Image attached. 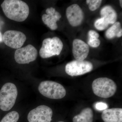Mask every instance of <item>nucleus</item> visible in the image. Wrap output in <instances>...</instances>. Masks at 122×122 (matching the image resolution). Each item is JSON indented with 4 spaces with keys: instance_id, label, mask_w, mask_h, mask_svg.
Returning <instances> with one entry per match:
<instances>
[{
    "instance_id": "nucleus-11",
    "label": "nucleus",
    "mask_w": 122,
    "mask_h": 122,
    "mask_svg": "<svg viewBox=\"0 0 122 122\" xmlns=\"http://www.w3.org/2000/svg\"><path fill=\"white\" fill-rule=\"evenodd\" d=\"M89 52V46L81 39H75L73 42L72 53L76 60L84 61L87 57Z\"/></svg>"
},
{
    "instance_id": "nucleus-1",
    "label": "nucleus",
    "mask_w": 122,
    "mask_h": 122,
    "mask_svg": "<svg viewBox=\"0 0 122 122\" xmlns=\"http://www.w3.org/2000/svg\"><path fill=\"white\" fill-rule=\"evenodd\" d=\"M1 7L7 18L17 22L25 20L29 14L28 5L20 0H5Z\"/></svg>"
},
{
    "instance_id": "nucleus-13",
    "label": "nucleus",
    "mask_w": 122,
    "mask_h": 122,
    "mask_svg": "<svg viewBox=\"0 0 122 122\" xmlns=\"http://www.w3.org/2000/svg\"><path fill=\"white\" fill-rule=\"evenodd\" d=\"M102 118L104 122H122V109H106L103 112Z\"/></svg>"
},
{
    "instance_id": "nucleus-17",
    "label": "nucleus",
    "mask_w": 122,
    "mask_h": 122,
    "mask_svg": "<svg viewBox=\"0 0 122 122\" xmlns=\"http://www.w3.org/2000/svg\"><path fill=\"white\" fill-rule=\"evenodd\" d=\"M19 118L20 115L17 112L13 111L5 116L0 122H17Z\"/></svg>"
},
{
    "instance_id": "nucleus-3",
    "label": "nucleus",
    "mask_w": 122,
    "mask_h": 122,
    "mask_svg": "<svg viewBox=\"0 0 122 122\" xmlns=\"http://www.w3.org/2000/svg\"><path fill=\"white\" fill-rule=\"evenodd\" d=\"M16 86L13 83L8 82L2 86L0 90V109L8 111L15 105L17 97Z\"/></svg>"
},
{
    "instance_id": "nucleus-7",
    "label": "nucleus",
    "mask_w": 122,
    "mask_h": 122,
    "mask_svg": "<svg viewBox=\"0 0 122 122\" xmlns=\"http://www.w3.org/2000/svg\"><path fill=\"white\" fill-rule=\"evenodd\" d=\"M53 112L49 107L42 105L30 112L27 116L29 122H51Z\"/></svg>"
},
{
    "instance_id": "nucleus-25",
    "label": "nucleus",
    "mask_w": 122,
    "mask_h": 122,
    "mask_svg": "<svg viewBox=\"0 0 122 122\" xmlns=\"http://www.w3.org/2000/svg\"><path fill=\"white\" fill-rule=\"evenodd\" d=\"M119 2H120V6L121 8H122V0H120L119 1Z\"/></svg>"
},
{
    "instance_id": "nucleus-26",
    "label": "nucleus",
    "mask_w": 122,
    "mask_h": 122,
    "mask_svg": "<svg viewBox=\"0 0 122 122\" xmlns=\"http://www.w3.org/2000/svg\"><path fill=\"white\" fill-rule=\"evenodd\" d=\"M63 122V121H59V122Z\"/></svg>"
},
{
    "instance_id": "nucleus-14",
    "label": "nucleus",
    "mask_w": 122,
    "mask_h": 122,
    "mask_svg": "<svg viewBox=\"0 0 122 122\" xmlns=\"http://www.w3.org/2000/svg\"><path fill=\"white\" fill-rule=\"evenodd\" d=\"M101 17L103 18L109 24H114L117 18L116 11L111 6L106 5L103 7L100 12Z\"/></svg>"
},
{
    "instance_id": "nucleus-5",
    "label": "nucleus",
    "mask_w": 122,
    "mask_h": 122,
    "mask_svg": "<svg viewBox=\"0 0 122 122\" xmlns=\"http://www.w3.org/2000/svg\"><path fill=\"white\" fill-rule=\"evenodd\" d=\"M63 47V43L59 38L55 37L52 38H46L42 42L39 54L43 58L58 55L61 53Z\"/></svg>"
},
{
    "instance_id": "nucleus-2",
    "label": "nucleus",
    "mask_w": 122,
    "mask_h": 122,
    "mask_svg": "<svg viewBox=\"0 0 122 122\" xmlns=\"http://www.w3.org/2000/svg\"><path fill=\"white\" fill-rule=\"evenodd\" d=\"M94 94L102 98L111 97L115 94L117 86L114 81L107 77H100L94 80L92 83Z\"/></svg>"
},
{
    "instance_id": "nucleus-10",
    "label": "nucleus",
    "mask_w": 122,
    "mask_h": 122,
    "mask_svg": "<svg viewBox=\"0 0 122 122\" xmlns=\"http://www.w3.org/2000/svg\"><path fill=\"white\" fill-rule=\"evenodd\" d=\"M66 15L69 23L73 26L80 25L84 17L82 10L76 4L71 5L67 8L66 10Z\"/></svg>"
},
{
    "instance_id": "nucleus-16",
    "label": "nucleus",
    "mask_w": 122,
    "mask_h": 122,
    "mask_svg": "<svg viewBox=\"0 0 122 122\" xmlns=\"http://www.w3.org/2000/svg\"><path fill=\"white\" fill-rule=\"evenodd\" d=\"M122 29L120 22L118 21L116 22L107 30L105 33V35L108 39H112L116 37Z\"/></svg>"
},
{
    "instance_id": "nucleus-8",
    "label": "nucleus",
    "mask_w": 122,
    "mask_h": 122,
    "mask_svg": "<svg viewBox=\"0 0 122 122\" xmlns=\"http://www.w3.org/2000/svg\"><path fill=\"white\" fill-rule=\"evenodd\" d=\"M37 55L36 49L32 45H29L17 50L14 54V58L19 64H28L35 61Z\"/></svg>"
},
{
    "instance_id": "nucleus-21",
    "label": "nucleus",
    "mask_w": 122,
    "mask_h": 122,
    "mask_svg": "<svg viewBox=\"0 0 122 122\" xmlns=\"http://www.w3.org/2000/svg\"><path fill=\"white\" fill-rule=\"evenodd\" d=\"M95 107L98 110H105L108 107L107 104L103 102H97L95 105Z\"/></svg>"
},
{
    "instance_id": "nucleus-24",
    "label": "nucleus",
    "mask_w": 122,
    "mask_h": 122,
    "mask_svg": "<svg viewBox=\"0 0 122 122\" xmlns=\"http://www.w3.org/2000/svg\"><path fill=\"white\" fill-rule=\"evenodd\" d=\"M2 41H3V36L1 33L0 32V43L2 42Z\"/></svg>"
},
{
    "instance_id": "nucleus-19",
    "label": "nucleus",
    "mask_w": 122,
    "mask_h": 122,
    "mask_svg": "<svg viewBox=\"0 0 122 122\" xmlns=\"http://www.w3.org/2000/svg\"><path fill=\"white\" fill-rule=\"evenodd\" d=\"M102 0H87L86 3L89 5V8L91 11H94L98 9L102 4Z\"/></svg>"
},
{
    "instance_id": "nucleus-4",
    "label": "nucleus",
    "mask_w": 122,
    "mask_h": 122,
    "mask_svg": "<svg viewBox=\"0 0 122 122\" xmlns=\"http://www.w3.org/2000/svg\"><path fill=\"white\" fill-rule=\"evenodd\" d=\"M38 90L43 96L51 99H61L64 97L66 94L63 86L51 81L41 82L38 86Z\"/></svg>"
},
{
    "instance_id": "nucleus-20",
    "label": "nucleus",
    "mask_w": 122,
    "mask_h": 122,
    "mask_svg": "<svg viewBox=\"0 0 122 122\" xmlns=\"http://www.w3.org/2000/svg\"><path fill=\"white\" fill-rule=\"evenodd\" d=\"M88 44L93 48H97L100 45V41L97 38H88Z\"/></svg>"
},
{
    "instance_id": "nucleus-12",
    "label": "nucleus",
    "mask_w": 122,
    "mask_h": 122,
    "mask_svg": "<svg viewBox=\"0 0 122 122\" xmlns=\"http://www.w3.org/2000/svg\"><path fill=\"white\" fill-rule=\"evenodd\" d=\"M46 14L42 16V21L51 30H56L58 28L57 21L59 20L61 15L53 7L46 9Z\"/></svg>"
},
{
    "instance_id": "nucleus-6",
    "label": "nucleus",
    "mask_w": 122,
    "mask_h": 122,
    "mask_svg": "<svg viewBox=\"0 0 122 122\" xmlns=\"http://www.w3.org/2000/svg\"><path fill=\"white\" fill-rule=\"evenodd\" d=\"M93 64L89 61L74 60L69 62L66 66V73L70 76H78L91 71Z\"/></svg>"
},
{
    "instance_id": "nucleus-15",
    "label": "nucleus",
    "mask_w": 122,
    "mask_h": 122,
    "mask_svg": "<svg viewBox=\"0 0 122 122\" xmlns=\"http://www.w3.org/2000/svg\"><path fill=\"white\" fill-rule=\"evenodd\" d=\"M94 114L90 107H86L82 110L81 113L75 116L73 119V122H93Z\"/></svg>"
},
{
    "instance_id": "nucleus-9",
    "label": "nucleus",
    "mask_w": 122,
    "mask_h": 122,
    "mask_svg": "<svg viewBox=\"0 0 122 122\" xmlns=\"http://www.w3.org/2000/svg\"><path fill=\"white\" fill-rule=\"evenodd\" d=\"M26 40V36L24 33L17 30H7L3 36V41L6 45L17 49L22 47Z\"/></svg>"
},
{
    "instance_id": "nucleus-18",
    "label": "nucleus",
    "mask_w": 122,
    "mask_h": 122,
    "mask_svg": "<svg viewBox=\"0 0 122 122\" xmlns=\"http://www.w3.org/2000/svg\"><path fill=\"white\" fill-rule=\"evenodd\" d=\"M95 27L98 30H102L106 29L109 25V24L103 18L101 17L97 20L95 22Z\"/></svg>"
},
{
    "instance_id": "nucleus-23",
    "label": "nucleus",
    "mask_w": 122,
    "mask_h": 122,
    "mask_svg": "<svg viewBox=\"0 0 122 122\" xmlns=\"http://www.w3.org/2000/svg\"><path fill=\"white\" fill-rule=\"evenodd\" d=\"M122 36V29L118 33V34H117V36H116V37H121V36Z\"/></svg>"
},
{
    "instance_id": "nucleus-22",
    "label": "nucleus",
    "mask_w": 122,
    "mask_h": 122,
    "mask_svg": "<svg viewBox=\"0 0 122 122\" xmlns=\"http://www.w3.org/2000/svg\"><path fill=\"white\" fill-rule=\"evenodd\" d=\"M88 38L98 39L99 35L98 33L93 30H90L88 33Z\"/></svg>"
}]
</instances>
